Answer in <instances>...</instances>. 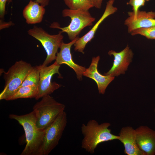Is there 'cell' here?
Wrapping results in <instances>:
<instances>
[{
  "mask_svg": "<svg viewBox=\"0 0 155 155\" xmlns=\"http://www.w3.org/2000/svg\"><path fill=\"white\" fill-rule=\"evenodd\" d=\"M118 140L124 147V152L127 155H146L138 147L136 143L135 129L131 126L122 127L119 134Z\"/></svg>",
  "mask_w": 155,
  "mask_h": 155,
  "instance_id": "9a60e30c",
  "label": "cell"
},
{
  "mask_svg": "<svg viewBox=\"0 0 155 155\" xmlns=\"http://www.w3.org/2000/svg\"><path fill=\"white\" fill-rule=\"evenodd\" d=\"M62 15L63 17H69L71 18V22L68 26L61 27L57 22H54L50 27L60 29L62 33H66L71 40L78 36L84 28L92 26L95 20V18L92 16L89 10L66 8L63 10Z\"/></svg>",
  "mask_w": 155,
  "mask_h": 155,
  "instance_id": "3957f363",
  "label": "cell"
},
{
  "mask_svg": "<svg viewBox=\"0 0 155 155\" xmlns=\"http://www.w3.org/2000/svg\"><path fill=\"white\" fill-rule=\"evenodd\" d=\"M79 38L78 36L68 43L63 42L60 48L59 52L57 53L55 62L60 65L65 64L68 65L75 72L78 79L82 80L83 73L86 68L85 67L80 65L74 62L71 51L72 46Z\"/></svg>",
  "mask_w": 155,
  "mask_h": 155,
  "instance_id": "8fae6325",
  "label": "cell"
},
{
  "mask_svg": "<svg viewBox=\"0 0 155 155\" xmlns=\"http://www.w3.org/2000/svg\"><path fill=\"white\" fill-rule=\"evenodd\" d=\"M115 0H109L106 3L104 11L102 15L87 33L76 40L74 44V50L84 53V51L87 44L94 38V35L100 24L108 17L114 13L117 10L113 6Z\"/></svg>",
  "mask_w": 155,
  "mask_h": 155,
  "instance_id": "30bf717a",
  "label": "cell"
},
{
  "mask_svg": "<svg viewBox=\"0 0 155 155\" xmlns=\"http://www.w3.org/2000/svg\"><path fill=\"white\" fill-rule=\"evenodd\" d=\"M67 123V115L64 111L45 129L41 155H48L58 145Z\"/></svg>",
  "mask_w": 155,
  "mask_h": 155,
  "instance_id": "52a82bcc",
  "label": "cell"
},
{
  "mask_svg": "<svg viewBox=\"0 0 155 155\" xmlns=\"http://www.w3.org/2000/svg\"><path fill=\"white\" fill-rule=\"evenodd\" d=\"M136 143L146 155H155V131L142 125L135 129Z\"/></svg>",
  "mask_w": 155,
  "mask_h": 155,
  "instance_id": "7c38bea8",
  "label": "cell"
},
{
  "mask_svg": "<svg viewBox=\"0 0 155 155\" xmlns=\"http://www.w3.org/2000/svg\"><path fill=\"white\" fill-rule=\"evenodd\" d=\"M128 15L124 24L129 33L138 28L155 26V12L139 10L135 17L130 12H128Z\"/></svg>",
  "mask_w": 155,
  "mask_h": 155,
  "instance_id": "4fadbf2b",
  "label": "cell"
},
{
  "mask_svg": "<svg viewBox=\"0 0 155 155\" xmlns=\"http://www.w3.org/2000/svg\"><path fill=\"white\" fill-rule=\"evenodd\" d=\"M69 9L73 10L78 9L89 10L94 7L90 0H63Z\"/></svg>",
  "mask_w": 155,
  "mask_h": 155,
  "instance_id": "ac0fdd59",
  "label": "cell"
},
{
  "mask_svg": "<svg viewBox=\"0 0 155 155\" xmlns=\"http://www.w3.org/2000/svg\"><path fill=\"white\" fill-rule=\"evenodd\" d=\"M12 0H8L7 2L9 3ZM50 0H36L35 1L42 6L45 7L49 4Z\"/></svg>",
  "mask_w": 155,
  "mask_h": 155,
  "instance_id": "603a6c76",
  "label": "cell"
},
{
  "mask_svg": "<svg viewBox=\"0 0 155 155\" xmlns=\"http://www.w3.org/2000/svg\"><path fill=\"white\" fill-rule=\"evenodd\" d=\"M28 33L41 43L46 52L47 56L42 65L47 66L55 60L58 49L63 42L64 36L61 31L57 34L51 35L41 27L34 26Z\"/></svg>",
  "mask_w": 155,
  "mask_h": 155,
  "instance_id": "8992f818",
  "label": "cell"
},
{
  "mask_svg": "<svg viewBox=\"0 0 155 155\" xmlns=\"http://www.w3.org/2000/svg\"><path fill=\"white\" fill-rule=\"evenodd\" d=\"M111 125L108 122L100 124L94 119L89 120L86 124H83L81 126L83 136L81 144L82 148L88 153L93 154L99 144L118 140L119 135L112 134L109 128Z\"/></svg>",
  "mask_w": 155,
  "mask_h": 155,
  "instance_id": "7a4b0ae2",
  "label": "cell"
},
{
  "mask_svg": "<svg viewBox=\"0 0 155 155\" xmlns=\"http://www.w3.org/2000/svg\"><path fill=\"white\" fill-rule=\"evenodd\" d=\"M8 0H0V17L4 18L5 12V7Z\"/></svg>",
  "mask_w": 155,
  "mask_h": 155,
  "instance_id": "44dd1931",
  "label": "cell"
},
{
  "mask_svg": "<svg viewBox=\"0 0 155 155\" xmlns=\"http://www.w3.org/2000/svg\"><path fill=\"white\" fill-rule=\"evenodd\" d=\"M108 54L110 56H113L114 61L110 69L104 73V75L115 77L121 74H124L133 57V53L129 47L127 45L123 50L119 52L110 50Z\"/></svg>",
  "mask_w": 155,
  "mask_h": 155,
  "instance_id": "9c48e42d",
  "label": "cell"
},
{
  "mask_svg": "<svg viewBox=\"0 0 155 155\" xmlns=\"http://www.w3.org/2000/svg\"><path fill=\"white\" fill-rule=\"evenodd\" d=\"M100 59L99 56L93 57L89 67L86 69L83 75L94 80L97 84L99 93L103 94L107 87L114 80L115 77L103 75L99 72L97 67Z\"/></svg>",
  "mask_w": 155,
  "mask_h": 155,
  "instance_id": "5bb4252c",
  "label": "cell"
},
{
  "mask_svg": "<svg viewBox=\"0 0 155 155\" xmlns=\"http://www.w3.org/2000/svg\"><path fill=\"white\" fill-rule=\"evenodd\" d=\"M154 112L155 113V108H154Z\"/></svg>",
  "mask_w": 155,
  "mask_h": 155,
  "instance_id": "d4e9b609",
  "label": "cell"
},
{
  "mask_svg": "<svg viewBox=\"0 0 155 155\" xmlns=\"http://www.w3.org/2000/svg\"><path fill=\"white\" fill-rule=\"evenodd\" d=\"M142 0L144 1H148L150 0Z\"/></svg>",
  "mask_w": 155,
  "mask_h": 155,
  "instance_id": "cb8c5ba5",
  "label": "cell"
},
{
  "mask_svg": "<svg viewBox=\"0 0 155 155\" xmlns=\"http://www.w3.org/2000/svg\"><path fill=\"white\" fill-rule=\"evenodd\" d=\"M60 66V65L57 64L55 61L49 66L39 65L40 79L38 94L35 98L36 100L50 95L61 86V85L51 82L52 77L55 74H58L61 78V74L59 71Z\"/></svg>",
  "mask_w": 155,
  "mask_h": 155,
  "instance_id": "ba28073f",
  "label": "cell"
},
{
  "mask_svg": "<svg viewBox=\"0 0 155 155\" xmlns=\"http://www.w3.org/2000/svg\"><path fill=\"white\" fill-rule=\"evenodd\" d=\"M42 98L40 101L34 105L33 111L35 114L37 126L40 129L45 130L64 111L65 106L50 95Z\"/></svg>",
  "mask_w": 155,
  "mask_h": 155,
  "instance_id": "277c9868",
  "label": "cell"
},
{
  "mask_svg": "<svg viewBox=\"0 0 155 155\" xmlns=\"http://www.w3.org/2000/svg\"><path fill=\"white\" fill-rule=\"evenodd\" d=\"M39 79L40 70L39 66H33L20 87L33 86H38Z\"/></svg>",
  "mask_w": 155,
  "mask_h": 155,
  "instance_id": "d6986e66",
  "label": "cell"
},
{
  "mask_svg": "<svg viewBox=\"0 0 155 155\" xmlns=\"http://www.w3.org/2000/svg\"><path fill=\"white\" fill-rule=\"evenodd\" d=\"M130 33L133 36L140 34L149 39H155V26L138 28Z\"/></svg>",
  "mask_w": 155,
  "mask_h": 155,
  "instance_id": "ffe728a7",
  "label": "cell"
},
{
  "mask_svg": "<svg viewBox=\"0 0 155 155\" xmlns=\"http://www.w3.org/2000/svg\"><path fill=\"white\" fill-rule=\"evenodd\" d=\"M33 67L31 64L23 60L16 61L4 72L5 85L0 94V100H7L20 88L25 78Z\"/></svg>",
  "mask_w": 155,
  "mask_h": 155,
  "instance_id": "5b68a950",
  "label": "cell"
},
{
  "mask_svg": "<svg viewBox=\"0 0 155 155\" xmlns=\"http://www.w3.org/2000/svg\"><path fill=\"white\" fill-rule=\"evenodd\" d=\"M92 3L94 7L98 9H100L103 0H90Z\"/></svg>",
  "mask_w": 155,
  "mask_h": 155,
  "instance_id": "7402d4cb",
  "label": "cell"
},
{
  "mask_svg": "<svg viewBox=\"0 0 155 155\" xmlns=\"http://www.w3.org/2000/svg\"><path fill=\"white\" fill-rule=\"evenodd\" d=\"M9 117L18 121L25 132L26 145L20 155H41L45 130L40 129L37 126L34 112L32 111L22 115L11 114Z\"/></svg>",
  "mask_w": 155,
  "mask_h": 155,
  "instance_id": "6da1fadb",
  "label": "cell"
},
{
  "mask_svg": "<svg viewBox=\"0 0 155 155\" xmlns=\"http://www.w3.org/2000/svg\"><path fill=\"white\" fill-rule=\"evenodd\" d=\"M45 11L44 7L35 1L30 0L24 8L23 15L28 24H35L42 22Z\"/></svg>",
  "mask_w": 155,
  "mask_h": 155,
  "instance_id": "2e32d148",
  "label": "cell"
},
{
  "mask_svg": "<svg viewBox=\"0 0 155 155\" xmlns=\"http://www.w3.org/2000/svg\"><path fill=\"white\" fill-rule=\"evenodd\" d=\"M38 92V86H26L20 87L17 91L7 100H11L21 98H35Z\"/></svg>",
  "mask_w": 155,
  "mask_h": 155,
  "instance_id": "e0dca14e",
  "label": "cell"
}]
</instances>
